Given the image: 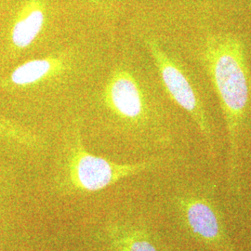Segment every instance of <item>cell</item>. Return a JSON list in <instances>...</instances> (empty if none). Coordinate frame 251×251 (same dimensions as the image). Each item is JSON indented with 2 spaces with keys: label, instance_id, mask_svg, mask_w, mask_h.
I'll use <instances>...</instances> for the list:
<instances>
[{
  "label": "cell",
  "instance_id": "obj_1",
  "mask_svg": "<svg viewBox=\"0 0 251 251\" xmlns=\"http://www.w3.org/2000/svg\"><path fill=\"white\" fill-rule=\"evenodd\" d=\"M242 41L231 34L207 36L203 47L206 71L219 96L229 142V176L234 178L239 135L249 111L251 82Z\"/></svg>",
  "mask_w": 251,
  "mask_h": 251
},
{
  "label": "cell",
  "instance_id": "obj_8",
  "mask_svg": "<svg viewBox=\"0 0 251 251\" xmlns=\"http://www.w3.org/2000/svg\"><path fill=\"white\" fill-rule=\"evenodd\" d=\"M102 240L107 251H159L151 233L140 225L128 223L108 224Z\"/></svg>",
  "mask_w": 251,
  "mask_h": 251
},
{
  "label": "cell",
  "instance_id": "obj_5",
  "mask_svg": "<svg viewBox=\"0 0 251 251\" xmlns=\"http://www.w3.org/2000/svg\"><path fill=\"white\" fill-rule=\"evenodd\" d=\"M179 210L191 234L213 251H234L225 224L212 202L201 197L179 198Z\"/></svg>",
  "mask_w": 251,
  "mask_h": 251
},
{
  "label": "cell",
  "instance_id": "obj_3",
  "mask_svg": "<svg viewBox=\"0 0 251 251\" xmlns=\"http://www.w3.org/2000/svg\"><path fill=\"white\" fill-rule=\"evenodd\" d=\"M146 45L171 99L192 117L209 146H212L211 129L206 112L187 75L155 40H146Z\"/></svg>",
  "mask_w": 251,
  "mask_h": 251
},
{
  "label": "cell",
  "instance_id": "obj_6",
  "mask_svg": "<svg viewBox=\"0 0 251 251\" xmlns=\"http://www.w3.org/2000/svg\"><path fill=\"white\" fill-rule=\"evenodd\" d=\"M46 6L43 0H25L12 20L8 34L9 50L14 54L26 51L44 31Z\"/></svg>",
  "mask_w": 251,
  "mask_h": 251
},
{
  "label": "cell",
  "instance_id": "obj_2",
  "mask_svg": "<svg viewBox=\"0 0 251 251\" xmlns=\"http://www.w3.org/2000/svg\"><path fill=\"white\" fill-rule=\"evenodd\" d=\"M156 160L119 164L89 152L84 146L80 128L69 135L63 151L58 185L64 194H90L108 188L122 179L153 168Z\"/></svg>",
  "mask_w": 251,
  "mask_h": 251
},
{
  "label": "cell",
  "instance_id": "obj_10",
  "mask_svg": "<svg viewBox=\"0 0 251 251\" xmlns=\"http://www.w3.org/2000/svg\"><path fill=\"white\" fill-rule=\"evenodd\" d=\"M0 214H1V204H0Z\"/></svg>",
  "mask_w": 251,
  "mask_h": 251
},
{
  "label": "cell",
  "instance_id": "obj_9",
  "mask_svg": "<svg viewBox=\"0 0 251 251\" xmlns=\"http://www.w3.org/2000/svg\"><path fill=\"white\" fill-rule=\"evenodd\" d=\"M0 140H4L6 142L23 145L29 148L42 146V141L36 133L6 117H2L1 115Z\"/></svg>",
  "mask_w": 251,
  "mask_h": 251
},
{
  "label": "cell",
  "instance_id": "obj_7",
  "mask_svg": "<svg viewBox=\"0 0 251 251\" xmlns=\"http://www.w3.org/2000/svg\"><path fill=\"white\" fill-rule=\"evenodd\" d=\"M67 58L62 55L27 61L13 69L3 85L17 89L38 86L63 75L67 70Z\"/></svg>",
  "mask_w": 251,
  "mask_h": 251
},
{
  "label": "cell",
  "instance_id": "obj_4",
  "mask_svg": "<svg viewBox=\"0 0 251 251\" xmlns=\"http://www.w3.org/2000/svg\"><path fill=\"white\" fill-rule=\"evenodd\" d=\"M108 112L129 127L140 126L147 120L148 102L144 89L134 74L125 66L116 67L101 93Z\"/></svg>",
  "mask_w": 251,
  "mask_h": 251
}]
</instances>
